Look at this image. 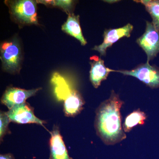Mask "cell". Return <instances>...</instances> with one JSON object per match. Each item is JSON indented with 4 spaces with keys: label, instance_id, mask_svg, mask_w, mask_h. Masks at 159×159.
<instances>
[{
    "label": "cell",
    "instance_id": "cell-1",
    "mask_svg": "<svg viewBox=\"0 0 159 159\" xmlns=\"http://www.w3.org/2000/svg\"><path fill=\"white\" fill-rule=\"evenodd\" d=\"M123 104L119 95L112 90L109 98L96 110L94 126L97 135L105 145H115L127 138L120 114Z\"/></svg>",
    "mask_w": 159,
    "mask_h": 159
},
{
    "label": "cell",
    "instance_id": "cell-2",
    "mask_svg": "<svg viewBox=\"0 0 159 159\" xmlns=\"http://www.w3.org/2000/svg\"><path fill=\"white\" fill-rule=\"evenodd\" d=\"M37 3L33 0L6 1L12 18L20 25L38 24Z\"/></svg>",
    "mask_w": 159,
    "mask_h": 159
},
{
    "label": "cell",
    "instance_id": "cell-3",
    "mask_svg": "<svg viewBox=\"0 0 159 159\" xmlns=\"http://www.w3.org/2000/svg\"><path fill=\"white\" fill-rule=\"evenodd\" d=\"M1 59L4 71L12 74L20 72L22 54L20 44L17 38H13L1 44Z\"/></svg>",
    "mask_w": 159,
    "mask_h": 159
},
{
    "label": "cell",
    "instance_id": "cell-4",
    "mask_svg": "<svg viewBox=\"0 0 159 159\" xmlns=\"http://www.w3.org/2000/svg\"><path fill=\"white\" fill-rule=\"evenodd\" d=\"M112 72L136 77L153 89L159 87V67L150 65L149 61L139 65L132 70L112 69Z\"/></svg>",
    "mask_w": 159,
    "mask_h": 159
},
{
    "label": "cell",
    "instance_id": "cell-5",
    "mask_svg": "<svg viewBox=\"0 0 159 159\" xmlns=\"http://www.w3.org/2000/svg\"><path fill=\"white\" fill-rule=\"evenodd\" d=\"M136 42L146 53L149 62L159 53V29L152 22L146 21L145 32Z\"/></svg>",
    "mask_w": 159,
    "mask_h": 159
},
{
    "label": "cell",
    "instance_id": "cell-6",
    "mask_svg": "<svg viewBox=\"0 0 159 159\" xmlns=\"http://www.w3.org/2000/svg\"><path fill=\"white\" fill-rule=\"evenodd\" d=\"M134 27L131 24H127L124 26L115 29L105 30L103 33V43L99 45H96L92 50L98 51L100 56L106 55L108 48L123 37L129 38Z\"/></svg>",
    "mask_w": 159,
    "mask_h": 159
},
{
    "label": "cell",
    "instance_id": "cell-7",
    "mask_svg": "<svg viewBox=\"0 0 159 159\" xmlns=\"http://www.w3.org/2000/svg\"><path fill=\"white\" fill-rule=\"evenodd\" d=\"M11 122L19 124L35 123L44 127L45 121L36 117L33 108L27 103L17 105L6 112Z\"/></svg>",
    "mask_w": 159,
    "mask_h": 159
},
{
    "label": "cell",
    "instance_id": "cell-8",
    "mask_svg": "<svg viewBox=\"0 0 159 159\" xmlns=\"http://www.w3.org/2000/svg\"><path fill=\"white\" fill-rule=\"evenodd\" d=\"M41 88L25 90L14 87H8L2 96L1 102L9 110L17 105L26 103L28 98L35 95Z\"/></svg>",
    "mask_w": 159,
    "mask_h": 159
},
{
    "label": "cell",
    "instance_id": "cell-9",
    "mask_svg": "<svg viewBox=\"0 0 159 159\" xmlns=\"http://www.w3.org/2000/svg\"><path fill=\"white\" fill-rule=\"evenodd\" d=\"M90 60V80L93 87L97 88L103 80L107 79L112 69L106 67L103 60L97 56H92Z\"/></svg>",
    "mask_w": 159,
    "mask_h": 159
},
{
    "label": "cell",
    "instance_id": "cell-10",
    "mask_svg": "<svg viewBox=\"0 0 159 159\" xmlns=\"http://www.w3.org/2000/svg\"><path fill=\"white\" fill-rule=\"evenodd\" d=\"M50 134V159H72L68 154L62 136L58 128L54 127Z\"/></svg>",
    "mask_w": 159,
    "mask_h": 159
},
{
    "label": "cell",
    "instance_id": "cell-11",
    "mask_svg": "<svg viewBox=\"0 0 159 159\" xmlns=\"http://www.w3.org/2000/svg\"><path fill=\"white\" fill-rule=\"evenodd\" d=\"M61 30L65 33L78 40L81 45L84 46L87 43L82 34L80 23L79 16L70 13L66 22L62 25Z\"/></svg>",
    "mask_w": 159,
    "mask_h": 159
},
{
    "label": "cell",
    "instance_id": "cell-12",
    "mask_svg": "<svg viewBox=\"0 0 159 159\" xmlns=\"http://www.w3.org/2000/svg\"><path fill=\"white\" fill-rule=\"evenodd\" d=\"M84 100L77 90H74L71 95L64 100V111L66 116L74 117L82 111Z\"/></svg>",
    "mask_w": 159,
    "mask_h": 159
},
{
    "label": "cell",
    "instance_id": "cell-13",
    "mask_svg": "<svg viewBox=\"0 0 159 159\" xmlns=\"http://www.w3.org/2000/svg\"><path fill=\"white\" fill-rule=\"evenodd\" d=\"M146 113L140 109L135 110L127 115L123 125V131L126 133H129L138 125L145 124L146 120Z\"/></svg>",
    "mask_w": 159,
    "mask_h": 159
},
{
    "label": "cell",
    "instance_id": "cell-14",
    "mask_svg": "<svg viewBox=\"0 0 159 159\" xmlns=\"http://www.w3.org/2000/svg\"><path fill=\"white\" fill-rule=\"evenodd\" d=\"M137 2L145 6L152 17V23L157 28L159 29V0H142Z\"/></svg>",
    "mask_w": 159,
    "mask_h": 159
},
{
    "label": "cell",
    "instance_id": "cell-15",
    "mask_svg": "<svg viewBox=\"0 0 159 159\" xmlns=\"http://www.w3.org/2000/svg\"><path fill=\"white\" fill-rule=\"evenodd\" d=\"M37 2L45 4L46 5H51L58 7L67 13H70V9L72 8L73 3L72 1H39Z\"/></svg>",
    "mask_w": 159,
    "mask_h": 159
},
{
    "label": "cell",
    "instance_id": "cell-16",
    "mask_svg": "<svg viewBox=\"0 0 159 159\" xmlns=\"http://www.w3.org/2000/svg\"><path fill=\"white\" fill-rule=\"evenodd\" d=\"M10 120L8 117L6 112L1 111L0 114V138L1 141L6 134L10 133L9 129V125Z\"/></svg>",
    "mask_w": 159,
    "mask_h": 159
},
{
    "label": "cell",
    "instance_id": "cell-17",
    "mask_svg": "<svg viewBox=\"0 0 159 159\" xmlns=\"http://www.w3.org/2000/svg\"><path fill=\"white\" fill-rule=\"evenodd\" d=\"M0 159H14V157L12 154L8 153L6 154L1 155Z\"/></svg>",
    "mask_w": 159,
    "mask_h": 159
},
{
    "label": "cell",
    "instance_id": "cell-18",
    "mask_svg": "<svg viewBox=\"0 0 159 159\" xmlns=\"http://www.w3.org/2000/svg\"><path fill=\"white\" fill-rule=\"evenodd\" d=\"M105 2H107L108 3H112L113 2H118V1H105Z\"/></svg>",
    "mask_w": 159,
    "mask_h": 159
}]
</instances>
